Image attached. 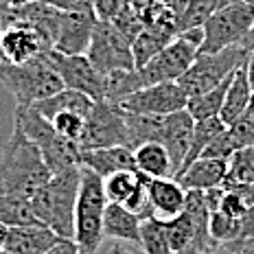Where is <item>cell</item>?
<instances>
[{
    "label": "cell",
    "instance_id": "19",
    "mask_svg": "<svg viewBox=\"0 0 254 254\" xmlns=\"http://www.w3.org/2000/svg\"><path fill=\"white\" fill-rule=\"evenodd\" d=\"M81 167L108 178L116 171H136L134 151L129 147H101V149L81 151Z\"/></svg>",
    "mask_w": 254,
    "mask_h": 254
},
{
    "label": "cell",
    "instance_id": "32",
    "mask_svg": "<svg viewBox=\"0 0 254 254\" xmlns=\"http://www.w3.org/2000/svg\"><path fill=\"white\" fill-rule=\"evenodd\" d=\"M215 9V0H187L182 11L178 13V33L189 29H202Z\"/></svg>",
    "mask_w": 254,
    "mask_h": 254
},
{
    "label": "cell",
    "instance_id": "7",
    "mask_svg": "<svg viewBox=\"0 0 254 254\" xmlns=\"http://www.w3.org/2000/svg\"><path fill=\"white\" fill-rule=\"evenodd\" d=\"M248 53L250 49H246L243 44L230 46L219 53H197L189 70L178 79L180 88L187 92V97H197L202 92H208L221 81H226L246 62Z\"/></svg>",
    "mask_w": 254,
    "mask_h": 254
},
{
    "label": "cell",
    "instance_id": "31",
    "mask_svg": "<svg viewBox=\"0 0 254 254\" xmlns=\"http://www.w3.org/2000/svg\"><path fill=\"white\" fill-rule=\"evenodd\" d=\"M208 232L213 243H243L241 219L221 213V210H210Z\"/></svg>",
    "mask_w": 254,
    "mask_h": 254
},
{
    "label": "cell",
    "instance_id": "38",
    "mask_svg": "<svg viewBox=\"0 0 254 254\" xmlns=\"http://www.w3.org/2000/svg\"><path fill=\"white\" fill-rule=\"evenodd\" d=\"M127 7H129V0H92V9L97 13V20L101 22H112Z\"/></svg>",
    "mask_w": 254,
    "mask_h": 254
},
{
    "label": "cell",
    "instance_id": "29",
    "mask_svg": "<svg viewBox=\"0 0 254 254\" xmlns=\"http://www.w3.org/2000/svg\"><path fill=\"white\" fill-rule=\"evenodd\" d=\"M0 224L15 228V226H33L40 224V221L35 219L29 197L0 193Z\"/></svg>",
    "mask_w": 254,
    "mask_h": 254
},
{
    "label": "cell",
    "instance_id": "3",
    "mask_svg": "<svg viewBox=\"0 0 254 254\" xmlns=\"http://www.w3.org/2000/svg\"><path fill=\"white\" fill-rule=\"evenodd\" d=\"M0 83L13 94L15 105H35L64 90V83L49 60V51L24 64H2Z\"/></svg>",
    "mask_w": 254,
    "mask_h": 254
},
{
    "label": "cell",
    "instance_id": "4",
    "mask_svg": "<svg viewBox=\"0 0 254 254\" xmlns=\"http://www.w3.org/2000/svg\"><path fill=\"white\" fill-rule=\"evenodd\" d=\"M13 123L40 147L51 173L81 167V147L57 134L51 121H46L33 105H15Z\"/></svg>",
    "mask_w": 254,
    "mask_h": 254
},
{
    "label": "cell",
    "instance_id": "52",
    "mask_svg": "<svg viewBox=\"0 0 254 254\" xmlns=\"http://www.w3.org/2000/svg\"><path fill=\"white\" fill-rule=\"evenodd\" d=\"M0 254H9V252L7 250H0Z\"/></svg>",
    "mask_w": 254,
    "mask_h": 254
},
{
    "label": "cell",
    "instance_id": "45",
    "mask_svg": "<svg viewBox=\"0 0 254 254\" xmlns=\"http://www.w3.org/2000/svg\"><path fill=\"white\" fill-rule=\"evenodd\" d=\"M241 254H254V239H248L241 243Z\"/></svg>",
    "mask_w": 254,
    "mask_h": 254
},
{
    "label": "cell",
    "instance_id": "47",
    "mask_svg": "<svg viewBox=\"0 0 254 254\" xmlns=\"http://www.w3.org/2000/svg\"><path fill=\"white\" fill-rule=\"evenodd\" d=\"M243 46L246 49H254V24H252V29H250V33H248V38H246V42H243Z\"/></svg>",
    "mask_w": 254,
    "mask_h": 254
},
{
    "label": "cell",
    "instance_id": "27",
    "mask_svg": "<svg viewBox=\"0 0 254 254\" xmlns=\"http://www.w3.org/2000/svg\"><path fill=\"white\" fill-rule=\"evenodd\" d=\"M140 79L136 75V70H114L103 75V101H110L119 105L125 101L127 97H131L134 92H138Z\"/></svg>",
    "mask_w": 254,
    "mask_h": 254
},
{
    "label": "cell",
    "instance_id": "41",
    "mask_svg": "<svg viewBox=\"0 0 254 254\" xmlns=\"http://www.w3.org/2000/svg\"><path fill=\"white\" fill-rule=\"evenodd\" d=\"M29 2H40V4H49L53 9H60V11H66L72 4H77L79 0H29Z\"/></svg>",
    "mask_w": 254,
    "mask_h": 254
},
{
    "label": "cell",
    "instance_id": "5",
    "mask_svg": "<svg viewBox=\"0 0 254 254\" xmlns=\"http://www.w3.org/2000/svg\"><path fill=\"white\" fill-rule=\"evenodd\" d=\"M108 197L103 193V178L81 167V184L75 208V235L79 254H97L103 243V213Z\"/></svg>",
    "mask_w": 254,
    "mask_h": 254
},
{
    "label": "cell",
    "instance_id": "43",
    "mask_svg": "<svg viewBox=\"0 0 254 254\" xmlns=\"http://www.w3.org/2000/svg\"><path fill=\"white\" fill-rule=\"evenodd\" d=\"M156 2L158 0H129V7L134 9L136 13H140V18H142V13H145L147 9H151Z\"/></svg>",
    "mask_w": 254,
    "mask_h": 254
},
{
    "label": "cell",
    "instance_id": "40",
    "mask_svg": "<svg viewBox=\"0 0 254 254\" xmlns=\"http://www.w3.org/2000/svg\"><path fill=\"white\" fill-rule=\"evenodd\" d=\"M49 254H79V248L72 239H60L49 250Z\"/></svg>",
    "mask_w": 254,
    "mask_h": 254
},
{
    "label": "cell",
    "instance_id": "11",
    "mask_svg": "<svg viewBox=\"0 0 254 254\" xmlns=\"http://www.w3.org/2000/svg\"><path fill=\"white\" fill-rule=\"evenodd\" d=\"M97 22L99 20L92 9V0H79L77 4L60 13L53 51L62 55H86Z\"/></svg>",
    "mask_w": 254,
    "mask_h": 254
},
{
    "label": "cell",
    "instance_id": "24",
    "mask_svg": "<svg viewBox=\"0 0 254 254\" xmlns=\"http://www.w3.org/2000/svg\"><path fill=\"white\" fill-rule=\"evenodd\" d=\"M125 127H127V147L134 151L136 147L145 145V142H160L162 116L125 112Z\"/></svg>",
    "mask_w": 254,
    "mask_h": 254
},
{
    "label": "cell",
    "instance_id": "39",
    "mask_svg": "<svg viewBox=\"0 0 254 254\" xmlns=\"http://www.w3.org/2000/svg\"><path fill=\"white\" fill-rule=\"evenodd\" d=\"M199 254H241V243H210Z\"/></svg>",
    "mask_w": 254,
    "mask_h": 254
},
{
    "label": "cell",
    "instance_id": "21",
    "mask_svg": "<svg viewBox=\"0 0 254 254\" xmlns=\"http://www.w3.org/2000/svg\"><path fill=\"white\" fill-rule=\"evenodd\" d=\"M92 105H94V101L90 97H86L83 92L64 88L57 94H53V97L44 99V101H40V103H35L33 108L38 110L46 121H51L53 116H57L62 112H72V114H79V116L86 119V116L90 114V110H92Z\"/></svg>",
    "mask_w": 254,
    "mask_h": 254
},
{
    "label": "cell",
    "instance_id": "46",
    "mask_svg": "<svg viewBox=\"0 0 254 254\" xmlns=\"http://www.w3.org/2000/svg\"><path fill=\"white\" fill-rule=\"evenodd\" d=\"M7 235H9V226L0 224V250L4 248V241H7Z\"/></svg>",
    "mask_w": 254,
    "mask_h": 254
},
{
    "label": "cell",
    "instance_id": "2",
    "mask_svg": "<svg viewBox=\"0 0 254 254\" xmlns=\"http://www.w3.org/2000/svg\"><path fill=\"white\" fill-rule=\"evenodd\" d=\"M81 184V167L53 173L51 180L31 195V208L35 219L62 239L75 235V208Z\"/></svg>",
    "mask_w": 254,
    "mask_h": 254
},
{
    "label": "cell",
    "instance_id": "49",
    "mask_svg": "<svg viewBox=\"0 0 254 254\" xmlns=\"http://www.w3.org/2000/svg\"><path fill=\"white\" fill-rule=\"evenodd\" d=\"M250 116H254V90H252V94H250V103H248V110H246Z\"/></svg>",
    "mask_w": 254,
    "mask_h": 254
},
{
    "label": "cell",
    "instance_id": "35",
    "mask_svg": "<svg viewBox=\"0 0 254 254\" xmlns=\"http://www.w3.org/2000/svg\"><path fill=\"white\" fill-rule=\"evenodd\" d=\"M235 151H239V147H237V142L232 140L228 127H226L224 131H221L217 138L210 142L208 147L202 151V156L199 158H215V160H230V156Z\"/></svg>",
    "mask_w": 254,
    "mask_h": 254
},
{
    "label": "cell",
    "instance_id": "51",
    "mask_svg": "<svg viewBox=\"0 0 254 254\" xmlns=\"http://www.w3.org/2000/svg\"><path fill=\"white\" fill-rule=\"evenodd\" d=\"M246 2H248V4H252V7H254V0H246Z\"/></svg>",
    "mask_w": 254,
    "mask_h": 254
},
{
    "label": "cell",
    "instance_id": "37",
    "mask_svg": "<svg viewBox=\"0 0 254 254\" xmlns=\"http://www.w3.org/2000/svg\"><path fill=\"white\" fill-rule=\"evenodd\" d=\"M112 24L116 26V29L121 31V33L125 35L129 42H134V38L140 33L142 29H145V24H142V18L140 13H136L131 7H127L121 15H116V18L112 20Z\"/></svg>",
    "mask_w": 254,
    "mask_h": 254
},
{
    "label": "cell",
    "instance_id": "16",
    "mask_svg": "<svg viewBox=\"0 0 254 254\" xmlns=\"http://www.w3.org/2000/svg\"><path fill=\"white\" fill-rule=\"evenodd\" d=\"M147 197L158 219H173L187 206V190L176 178H147Z\"/></svg>",
    "mask_w": 254,
    "mask_h": 254
},
{
    "label": "cell",
    "instance_id": "8",
    "mask_svg": "<svg viewBox=\"0 0 254 254\" xmlns=\"http://www.w3.org/2000/svg\"><path fill=\"white\" fill-rule=\"evenodd\" d=\"M254 24V7L246 0L215 9L204 22V40L199 53H219L230 46L243 44Z\"/></svg>",
    "mask_w": 254,
    "mask_h": 254
},
{
    "label": "cell",
    "instance_id": "42",
    "mask_svg": "<svg viewBox=\"0 0 254 254\" xmlns=\"http://www.w3.org/2000/svg\"><path fill=\"white\" fill-rule=\"evenodd\" d=\"M105 254H136V252H134V246H129V243L114 241L112 246L108 248V252H105Z\"/></svg>",
    "mask_w": 254,
    "mask_h": 254
},
{
    "label": "cell",
    "instance_id": "30",
    "mask_svg": "<svg viewBox=\"0 0 254 254\" xmlns=\"http://www.w3.org/2000/svg\"><path fill=\"white\" fill-rule=\"evenodd\" d=\"M140 248L145 254H171L165 219L153 215L140 219Z\"/></svg>",
    "mask_w": 254,
    "mask_h": 254
},
{
    "label": "cell",
    "instance_id": "6",
    "mask_svg": "<svg viewBox=\"0 0 254 254\" xmlns=\"http://www.w3.org/2000/svg\"><path fill=\"white\" fill-rule=\"evenodd\" d=\"M202 40H204L202 29H189L178 33L156 57H151L145 66L136 68L140 86L145 88V86H156V83L178 81L197 57Z\"/></svg>",
    "mask_w": 254,
    "mask_h": 254
},
{
    "label": "cell",
    "instance_id": "53",
    "mask_svg": "<svg viewBox=\"0 0 254 254\" xmlns=\"http://www.w3.org/2000/svg\"><path fill=\"white\" fill-rule=\"evenodd\" d=\"M250 239H254V237H250Z\"/></svg>",
    "mask_w": 254,
    "mask_h": 254
},
{
    "label": "cell",
    "instance_id": "17",
    "mask_svg": "<svg viewBox=\"0 0 254 254\" xmlns=\"http://www.w3.org/2000/svg\"><path fill=\"white\" fill-rule=\"evenodd\" d=\"M176 180L184 190H213L226 184L228 180V160L215 158H197L195 162L180 171Z\"/></svg>",
    "mask_w": 254,
    "mask_h": 254
},
{
    "label": "cell",
    "instance_id": "20",
    "mask_svg": "<svg viewBox=\"0 0 254 254\" xmlns=\"http://www.w3.org/2000/svg\"><path fill=\"white\" fill-rule=\"evenodd\" d=\"M103 237H110L114 241L129 243L140 248V219L131 210H127L121 204L105 206L103 213Z\"/></svg>",
    "mask_w": 254,
    "mask_h": 254
},
{
    "label": "cell",
    "instance_id": "44",
    "mask_svg": "<svg viewBox=\"0 0 254 254\" xmlns=\"http://www.w3.org/2000/svg\"><path fill=\"white\" fill-rule=\"evenodd\" d=\"M243 68H246V75H248V81H250V86L254 90V49L248 53L246 62H243Z\"/></svg>",
    "mask_w": 254,
    "mask_h": 254
},
{
    "label": "cell",
    "instance_id": "1",
    "mask_svg": "<svg viewBox=\"0 0 254 254\" xmlns=\"http://www.w3.org/2000/svg\"><path fill=\"white\" fill-rule=\"evenodd\" d=\"M51 169L40 147L13 123L0 156V193L31 197L51 180Z\"/></svg>",
    "mask_w": 254,
    "mask_h": 254
},
{
    "label": "cell",
    "instance_id": "33",
    "mask_svg": "<svg viewBox=\"0 0 254 254\" xmlns=\"http://www.w3.org/2000/svg\"><path fill=\"white\" fill-rule=\"evenodd\" d=\"M226 182L254 184V147H243L228 160V180Z\"/></svg>",
    "mask_w": 254,
    "mask_h": 254
},
{
    "label": "cell",
    "instance_id": "10",
    "mask_svg": "<svg viewBox=\"0 0 254 254\" xmlns=\"http://www.w3.org/2000/svg\"><path fill=\"white\" fill-rule=\"evenodd\" d=\"M127 147L125 112L110 101H94L83 123V134L79 140L81 151L101 149V147Z\"/></svg>",
    "mask_w": 254,
    "mask_h": 254
},
{
    "label": "cell",
    "instance_id": "25",
    "mask_svg": "<svg viewBox=\"0 0 254 254\" xmlns=\"http://www.w3.org/2000/svg\"><path fill=\"white\" fill-rule=\"evenodd\" d=\"M226 129V123L219 119V116H213V119H204V121H195V127H193V138H190V147H189V153L187 158H184L182 167H180V171H184L190 162H195L199 156H202V151L206 147L213 142L217 136L221 134V131ZM178 171V173H180ZM176 173V176H178ZM173 176V178H176Z\"/></svg>",
    "mask_w": 254,
    "mask_h": 254
},
{
    "label": "cell",
    "instance_id": "22",
    "mask_svg": "<svg viewBox=\"0 0 254 254\" xmlns=\"http://www.w3.org/2000/svg\"><path fill=\"white\" fill-rule=\"evenodd\" d=\"M250 94H252V86H250V81H248L246 68H243V64H241V66L232 72V79H230L228 90H226V99H224V105H221L219 119L224 121L226 125L235 123L239 116L246 114L248 103H250Z\"/></svg>",
    "mask_w": 254,
    "mask_h": 254
},
{
    "label": "cell",
    "instance_id": "48",
    "mask_svg": "<svg viewBox=\"0 0 254 254\" xmlns=\"http://www.w3.org/2000/svg\"><path fill=\"white\" fill-rule=\"evenodd\" d=\"M235 2H241V0H215L217 9H221V7H228V4H235Z\"/></svg>",
    "mask_w": 254,
    "mask_h": 254
},
{
    "label": "cell",
    "instance_id": "23",
    "mask_svg": "<svg viewBox=\"0 0 254 254\" xmlns=\"http://www.w3.org/2000/svg\"><path fill=\"white\" fill-rule=\"evenodd\" d=\"M136 171L145 178H173V165L160 142H145L134 149Z\"/></svg>",
    "mask_w": 254,
    "mask_h": 254
},
{
    "label": "cell",
    "instance_id": "28",
    "mask_svg": "<svg viewBox=\"0 0 254 254\" xmlns=\"http://www.w3.org/2000/svg\"><path fill=\"white\" fill-rule=\"evenodd\" d=\"M171 40H173V35L165 33V31H158V29H149V26H145V29H142L140 33L134 38V42H131L134 66L136 68L145 66V64L149 62L151 57H156Z\"/></svg>",
    "mask_w": 254,
    "mask_h": 254
},
{
    "label": "cell",
    "instance_id": "12",
    "mask_svg": "<svg viewBox=\"0 0 254 254\" xmlns=\"http://www.w3.org/2000/svg\"><path fill=\"white\" fill-rule=\"evenodd\" d=\"M187 92L180 88L178 81L156 83V86H145L125 101L119 103L123 112L131 114H151V116H167L187 108Z\"/></svg>",
    "mask_w": 254,
    "mask_h": 254
},
{
    "label": "cell",
    "instance_id": "34",
    "mask_svg": "<svg viewBox=\"0 0 254 254\" xmlns=\"http://www.w3.org/2000/svg\"><path fill=\"white\" fill-rule=\"evenodd\" d=\"M51 123L57 129V134H60V136H64L66 140L77 142V145H79L81 134H83V123H86V119H83V116L72 114V112H62V114L53 116Z\"/></svg>",
    "mask_w": 254,
    "mask_h": 254
},
{
    "label": "cell",
    "instance_id": "15",
    "mask_svg": "<svg viewBox=\"0 0 254 254\" xmlns=\"http://www.w3.org/2000/svg\"><path fill=\"white\" fill-rule=\"evenodd\" d=\"M195 121L190 119L187 110L162 116V131H160V145L167 149L173 165V176L180 171L184 158L189 153L190 138H193Z\"/></svg>",
    "mask_w": 254,
    "mask_h": 254
},
{
    "label": "cell",
    "instance_id": "14",
    "mask_svg": "<svg viewBox=\"0 0 254 254\" xmlns=\"http://www.w3.org/2000/svg\"><path fill=\"white\" fill-rule=\"evenodd\" d=\"M0 49H2L7 64H24L42 55V53L51 51L53 46L38 29L22 22H11V24H2Z\"/></svg>",
    "mask_w": 254,
    "mask_h": 254
},
{
    "label": "cell",
    "instance_id": "18",
    "mask_svg": "<svg viewBox=\"0 0 254 254\" xmlns=\"http://www.w3.org/2000/svg\"><path fill=\"white\" fill-rule=\"evenodd\" d=\"M62 237H57L42 224L15 226V228H9L2 250H7L9 254H49V250Z\"/></svg>",
    "mask_w": 254,
    "mask_h": 254
},
{
    "label": "cell",
    "instance_id": "50",
    "mask_svg": "<svg viewBox=\"0 0 254 254\" xmlns=\"http://www.w3.org/2000/svg\"><path fill=\"white\" fill-rule=\"evenodd\" d=\"M0 33H2V22H0ZM2 64H7V62H4V55H2V49H0V66H2Z\"/></svg>",
    "mask_w": 254,
    "mask_h": 254
},
{
    "label": "cell",
    "instance_id": "9",
    "mask_svg": "<svg viewBox=\"0 0 254 254\" xmlns=\"http://www.w3.org/2000/svg\"><path fill=\"white\" fill-rule=\"evenodd\" d=\"M86 57L101 75L114 70H136L131 42L112 22H101V20L97 22Z\"/></svg>",
    "mask_w": 254,
    "mask_h": 254
},
{
    "label": "cell",
    "instance_id": "26",
    "mask_svg": "<svg viewBox=\"0 0 254 254\" xmlns=\"http://www.w3.org/2000/svg\"><path fill=\"white\" fill-rule=\"evenodd\" d=\"M230 79L232 75L221 81L217 88L208 90V92H202L197 97H189L187 101V112L190 114L193 121H204V119H213V116H219L221 112V105H224V99H226V90L230 86Z\"/></svg>",
    "mask_w": 254,
    "mask_h": 254
},
{
    "label": "cell",
    "instance_id": "36",
    "mask_svg": "<svg viewBox=\"0 0 254 254\" xmlns=\"http://www.w3.org/2000/svg\"><path fill=\"white\" fill-rule=\"evenodd\" d=\"M226 127H228L232 140L237 142L239 149H243V147H254V116L246 112L243 116H239L235 123H230Z\"/></svg>",
    "mask_w": 254,
    "mask_h": 254
},
{
    "label": "cell",
    "instance_id": "13",
    "mask_svg": "<svg viewBox=\"0 0 254 254\" xmlns=\"http://www.w3.org/2000/svg\"><path fill=\"white\" fill-rule=\"evenodd\" d=\"M49 60L60 75L64 88L83 92L92 101H103V75L86 55H62L51 49Z\"/></svg>",
    "mask_w": 254,
    "mask_h": 254
}]
</instances>
